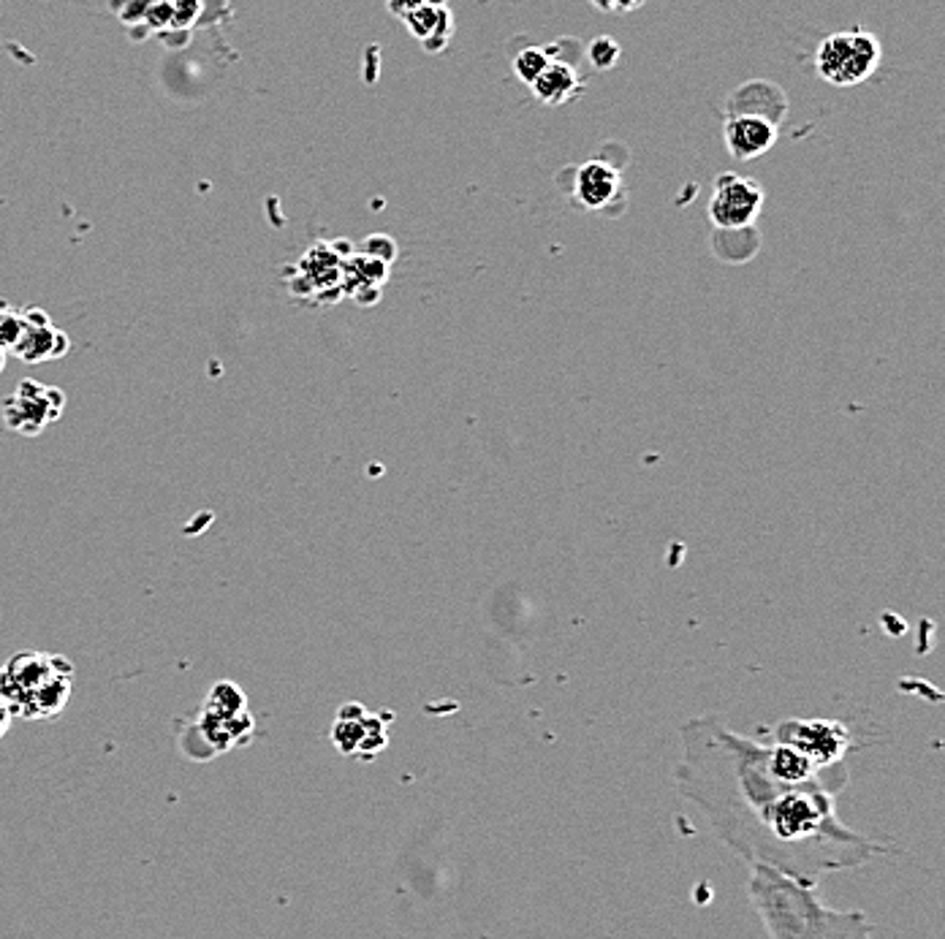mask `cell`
Instances as JSON below:
<instances>
[{
	"mask_svg": "<svg viewBox=\"0 0 945 939\" xmlns=\"http://www.w3.org/2000/svg\"><path fill=\"white\" fill-rule=\"evenodd\" d=\"M769 744L739 737L718 714L682 728L677 788L720 842L750 867H769L801 886L867 863L883 844L837 818L834 799L848 784V765L820 780H777L766 761Z\"/></svg>",
	"mask_w": 945,
	"mask_h": 939,
	"instance_id": "cell-1",
	"label": "cell"
},
{
	"mask_svg": "<svg viewBox=\"0 0 945 939\" xmlns=\"http://www.w3.org/2000/svg\"><path fill=\"white\" fill-rule=\"evenodd\" d=\"M747 893L771 939H878L864 912L831 910L815 888L777 869L752 867Z\"/></svg>",
	"mask_w": 945,
	"mask_h": 939,
	"instance_id": "cell-2",
	"label": "cell"
},
{
	"mask_svg": "<svg viewBox=\"0 0 945 939\" xmlns=\"http://www.w3.org/2000/svg\"><path fill=\"white\" fill-rule=\"evenodd\" d=\"M9 690H0V698L14 693L28 714H52L60 712L71 693V665L66 660L52 658V654H17L6 663L3 676Z\"/></svg>",
	"mask_w": 945,
	"mask_h": 939,
	"instance_id": "cell-3",
	"label": "cell"
},
{
	"mask_svg": "<svg viewBox=\"0 0 945 939\" xmlns=\"http://www.w3.org/2000/svg\"><path fill=\"white\" fill-rule=\"evenodd\" d=\"M883 47L869 30L850 28L826 36L815 49V68L834 88H854L867 82L880 68Z\"/></svg>",
	"mask_w": 945,
	"mask_h": 939,
	"instance_id": "cell-4",
	"label": "cell"
},
{
	"mask_svg": "<svg viewBox=\"0 0 945 939\" xmlns=\"http://www.w3.org/2000/svg\"><path fill=\"white\" fill-rule=\"evenodd\" d=\"M764 201L766 194L758 179L726 171L715 179L712 199H709V220L718 231H747L761 218Z\"/></svg>",
	"mask_w": 945,
	"mask_h": 939,
	"instance_id": "cell-5",
	"label": "cell"
},
{
	"mask_svg": "<svg viewBox=\"0 0 945 939\" xmlns=\"http://www.w3.org/2000/svg\"><path fill=\"white\" fill-rule=\"evenodd\" d=\"M775 741L805 752L818 769H834L845 763L854 737L843 722L834 720H786L775 728Z\"/></svg>",
	"mask_w": 945,
	"mask_h": 939,
	"instance_id": "cell-6",
	"label": "cell"
},
{
	"mask_svg": "<svg viewBox=\"0 0 945 939\" xmlns=\"http://www.w3.org/2000/svg\"><path fill=\"white\" fill-rule=\"evenodd\" d=\"M63 407L66 394L60 388L45 386L39 380H22L17 392L3 403V422L11 432L36 437L63 416Z\"/></svg>",
	"mask_w": 945,
	"mask_h": 939,
	"instance_id": "cell-7",
	"label": "cell"
},
{
	"mask_svg": "<svg viewBox=\"0 0 945 939\" xmlns=\"http://www.w3.org/2000/svg\"><path fill=\"white\" fill-rule=\"evenodd\" d=\"M777 126L761 112H731L722 126L726 150L734 160H756L777 145Z\"/></svg>",
	"mask_w": 945,
	"mask_h": 939,
	"instance_id": "cell-8",
	"label": "cell"
},
{
	"mask_svg": "<svg viewBox=\"0 0 945 939\" xmlns=\"http://www.w3.org/2000/svg\"><path fill=\"white\" fill-rule=\"evenodd\" d=\"M24 332L20 343L14 345V354L24 364H41L63 358L71 350V339L66 332L55 329L52 318L45 310H22Z\"/></svg>",
	"mask_w": 945,
	"mask_h": 939,
	"instance_id": "cell-9",
	"label": "cell"
},
{
	"mask_svg": "<svg viewBox=\"0 0 945 939\" xmlns=\"http://www.w3.org/2000/svg\"><path fill=\"white\" fill-rule=\"evenodd\" d=\"M622 175L609 160H587L573 175V201L587 212H601L620 201Z\"/></svg>",
	"mask_w": 945,
	"mask_h": 939,
	"instance_id": "cell-10",
	"label": "cell"
},
{
	"mask_svg": "<svg viewBox=\"0 0 945 939\" xmlns=\"http://www.w3.org/2000/svg\"><path fill=\"white\" fill-rule=\"evenodd\" d=\"M530 90H533V96L539 98L541 103H547V107H563V103L568 101L582 98L587 85L577 66H571L568 60L552 58L549 60L547 71H543L541 77L530 85Z\"/></svg>",
	"mask_w": 945,
	"mask_h": 939,
	"instance_id": "cell-11",
	"label": "cell"
},
{
	"mask_svg": "<svg viewBox=\"0 0 945 939\" xmlns=\"http://www.w3.org/2000/svg\"><path fill=\"white\" fill-rule=\"evenodd\" d=\"M403 20L407 30H411L430 52L446 49L451 36H454V14H451L449 3H427L422 6V9L405 14Z\"/></svg>",
	"mask_w": 945,
	"mask_h": 939,
	"instance_id": "cell-12",
	"label": "cell"
},
{
	"mask_svg": "<svg viewBox=\"0 0 945 939\" xmlns=\"http://www.w3.org/2000/svg\"><path fill=\"white\" fill-rule=\"evenodd\" d=\"M204 712L215 716H226V720H237V716L248 714L245 712V693L234 682H218L209 690L207 703H204Z\"/></svg>",
	"mask_w": 945,
	"mask_h": 939,
	"instance_id": "cell-13",
	"label": "cell"
},
{
	"mask_svg": "<svg viewBox=\"0 0 945 939\" xmlns=\"http://www.w3.org/2000/svg\"><path fill=\"white\" fill-rule=\"evenodd\" d=\"M549 60H552V52L543 47H524L522 52H516L514 73L519 77V82H524L530 88V85H533L535 79L547 71Z\"/></svg>",
	"mask_w": 945,
	"mask_h": 939,
	"instance_id": "cell-14",
	"label": "cell"
},
{
	"mask_svg": "<svg viewBox=\"0 0 945 939\" xmlns=\"http://www.w3.org/2000/svg\"><path fill=\"white\" fill-rule=\"evenodd\" d=\"M24 332L22 310H11V307H0V350H14Z\"/></svg>",
	"mask_w": 945,
	"mask_h": 939,
	"instance_id": "cell-15",
	"label": "cell"
},
{
	"mask_svg": "<svg viewBox=\"0 0 945 939\" xmlns=\"http://www.w3.org/2000/svg\"><path fill=\"white\" fill-rule=\"evenodd\" d=\"M622 49L617 45L611 36H598L595 41H592L590 49H587V58H590V63L595 68H601V71H607V68H614L617 60H620Z\"/></svg>",
	"mask_w": 945,
	"mask_h": 939,
	"instance_id": "cell-16",
	"label": "cell"
},
{
	"mask_svg": "<svg viewBox=\"0 0 945 939\" xmlns=\"http://www.w3.org/2000/svg\"><path fill=\"white\" fill-rule=\"evenodd\" d=\"M362 256L375 258V261L381 264H392L394 258H397V245H394L392 237H383V234H375V237H367L362 245Z\"/></svg>",
	"mask_w": 945,
	"mask_h": 939,
	"instance_id": "cell-17",
	"label": "cell"
},
{
	"mask_svg": "<svg viewBox=\"0 0 945 939\" xmlns=\"http://www.w3.org/2000/svg\"><path fill=\"white\" fill-rule=\"evenodd\" d=\"M595 9L609 11V14H628V11L641 9V6L647 3V0H590Z\"/></svg>",
	"mask_w": 945,
	"mask_h": 939,
	"instance_id": "cell-18",
	"label": "cell"
},
{
	"mask_svg": "<svg viewBox=\"0 0 945 939\" xmlns=\"http://www.w3.org/2000/svg\"><path fill=\"white\" fill-rule=\"evenodd\" d=\"M427 3H449V0H388V9H392L397 17H405Z\"/></svg>",
	"mask_w": 945,
	"mask_h": 939,
	"instance_id": "cell-19",
	"label": "cell"
},
{
	"mask_svg": "<svg viewBox=\"0 0 945 939\" xmlns=\"http://www.w3.org/2000/svg\"><path fill=\"white\" fill-rule=\"evenodd\" d=\"M9 714H11V706L3 701V698H0V737H3L6 722H9Z\"/></svg>",
	"mask_w": 945,
	"mask_h": 939,
	"instance_id": "cell-20",
	"label": "cell"
},
{
	"mask_svg": "<svg viewBox=\"0 0 945 939\" xmlns=\"http://www.w3.org/2000/svg\"><path fill=\"white\" fill-rule=\"evenodd\" d=\"M3 367H6V350H0V373H3Z\"/></svg>",
	"mask_w": 945,
	"mask_h": 939,
	"instance_id": "cell-21",
	"label": "cell"
}]
</instances>
